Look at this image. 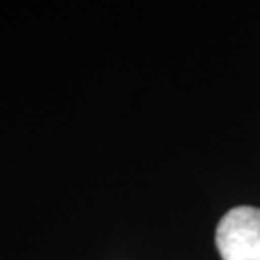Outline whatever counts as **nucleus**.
Returning a JSON list of instances; mask_svg holds the SVG:
<instances>
[{"label": "nucleus", "instance_id": "f257e3e1", "mask_svg": "<svg viewBox=\"0 0 260 260\" xmlns=\"http://www.w3.org/2000/svg\"><path fill=\"white\" fill-rule=\"evenodd\" d=\"M216 247L223 260H260V208H232L218 223Z\"/></svg>", "mask_w": 260, "mask_h": 260}]
</instances>
